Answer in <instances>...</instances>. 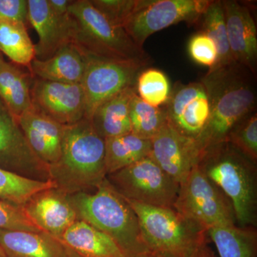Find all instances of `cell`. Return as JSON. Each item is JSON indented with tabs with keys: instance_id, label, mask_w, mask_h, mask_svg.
Returning <instances> with one entry per match:
<instances>
[{
	"instance_id": "6da1fadb",
	"label": "cell",
	"mask_w": 257,
	"mask_h": 257,
	"mask_svg": "<svg viewBox=\"0 0 257 257\" xmlns=\"http://www.w3.org/2000/svg\"><path fill=\"white\" fill-rule=\"evenodd\" d=\"M255 76L234 63L208 71L202 83L210 106L207 126L197 143L202 155L209 147L226 143L233 127L256 111Z\"/></svg>"
},
{
	"instance_id": "7a4b0ae2",
	"label": "cell",
	"mask_w": 257,
	"mask_h": 257,
	"mask_svg": "<svg viewBox=\"0 0 257 257\" xmlns=\"http://www.w3.org/2000/svg\"><path fill=\"white\" fill-rule=\"evenodd\" d=\"M49 175L67 194L95 190L106 178L105 140L89 120L64 125L60 158L49 167Z\"/></svg>"
},
{
	"instance_id": "3957f363",
	"label": "cell",
	"mask_w": 257,
	"mask_h": 257,
	"mask_svg": "<svg viewBox=\"0 0 257 257\" xmlns=\"http://www.w3.org/2000/svg\"><path fill=\"white\" fill-rule=\"evenodd\" d=\"M79 219L110 236L128 257L148 251L138 216L127 200L104 179L94 193L67 194Z\"/></svg>"
},
{
	"instance_id": "277c9868",
	"label": "cell",
	"mask_w": 257,
	"mask_h": 257,
	"mask_svg": "<svg viewBox=\"0 0 257 257\" xmlns=\"http://www.w3.org/2000/svg\"><path fill=\"white\" fill-rule=\"evenodd\" d=\"M198 165L229 199L239 226L256 227V164L222 143L204 150Z\"/></svg>"
},
{
	"instance_id": "5b68a950",
	"label": "cell",
	"mask_w": 257,
	"mask_h": 257,
	"mask_svg": "<svg viewBox=\"0 0 257 257\" xmlns=\"http://www.w3.org/2000/svg\"><path fill=\"white\" fill-rule=\"evenodd\" d=\"M72 42L79 50L96 57L141 64H152V58L138 46L125 30L113 25L91 4L89 0L72 1Z\"/></svg>"
},
{
	"instance_id": "8992f818",
	"label": "cell",
	"mask_w": 257,
	"mask_h": 257,
	"mask_svg": "<svg viewBox=\"0 0 257 257\" xmlns=\"http://www.w3.org/2000/svg\"><path fill=\"white\" fill-rule=\"evenodd\" d=\"M127 202L138 216L147 249L157 256L192 257L198 248L209 241L207 231L174 207Z\"/></svg>"
},
{
	"instance_id": "52a82bcc",
	"label": "cell",
	"mask_w": 257,
	"mask_h": 257,
	"mask_svg": "<svg viewBox=\"0 0 257 257\" xmlns=\"http://www.w3.org/2000/svg\"><path fill=\"white\" fill-rule=\"evenodd\" d=\"M173 207L206 231L236 225L229 199L198 164L179 184Z\"/></svg>"
},
{
	"instance_id": "ba28073f",
	"label": "cell",
	"mask_w": 257,
	"mask_h": 257,
	"mask_svg": "<svg viewBox=\"0 0 257 257\" xmlns=\"http://www.w3.org/2000/svg\"><path fill=\"white\" fill-rule=\"evenodd\" d=\"M106 179L125 199L146 205L173 207L178 194L179 184L150 156Z\"/></svg>"
},
{
	"instance_id": "9c48e42d",
	"label": "cell",
	"mask_w": 257,
	"mask_h": 257,
	"mask_svg": "<svg viewBox=\"0 0 257 257\" xmlns=\"http://www.w3.org/2000/svg\"><path fill=\"white\" fill-rule=\"evenodd\" d=\"M81 52L84 58V72L80 83L85 99L84 118L90 120L101 104L126 88L135 87L139 73L146 67Z\"/></svg>"
},
{
	"instance_id": "30bf717a",
	"label": "cell",
	"mask_w": 257,
	"mask_h": 257,
	"mask_svg": "<svg viewBox=\"0 0 257 257\" xmlns=\"http://www.w3.org/2000/svg\"><path fill=\"white\" fill-rule=\"evenodd\" d=\"M210 0H141L138 10L124 25L138 46L153 34L179 23L195 25Z\"/></svg>"
},
{
	"instance_id": "8fae6325",
	"label": "cell",
	"mask_w": 257,
	"mask_h": 257,
	"mask_svg": "<svg viewBox=\"0 0 257 257\" xmlns=\"http://www.w3.org/2000/svg\"><path fill=\"white\" fill-rule=\"evenodd\" d=\"M0 168L40 181L50 180L49 168L27 141L18 119L0 99Z\"/></svg>"
},
{
	"instance_id": "7c38bea8",
	"label": "cell",
	"mask_w": 257,
	"mask_h": 257,
	"mask_svg": "<svg viewBox=\"0 0 257 257\" xmlns=\"http://www.w3.org/2000/svg\"><path fill=\"white\" fill-rule=\"evenodd\" d=\"M164 107L170 126L185 138L199 140L210 114L209 98L202 82L176 84Z\"/></svg>"
},
{
	"instance_id": "4fadbf2b",
	"label": "cell",
	"mask_w": 257,
	"mask_h": 257,
	"mask_svg": "<svg viewBox=\"0 0 257 257\" xmlns=\"http://www.w3.org/2000/svg\"><path fill=\"white\" fill-rule=\"evenodd\" d=\"M31 97L32 105L61 124H74L84 118L85 99L81 84L33 77Z\"/></svg>"
},
{
	"instance_id": "5bb4252c",
	"label": "cell",
	"mask_w": 257,
	"mask_h": 257,
	"mask_svg": "<svg viewBox=\"0 0 257 257\" xmlns=\"http://www.w3.org/2000/svg\"><path fill=\"white\" fill-rule=\"evenodd\" d=\"M150 142V157L179 184L199 163L202 157L197 140L179 135L168 123Z\"/></svg>"
},
{
	"instance_id": "9a60e30c",
	"label": "cell",
	"mask_w": 257,
	"mask_h": 257,
	"mask_svg": "<svg viewBox=\"0 0 257 257\" xmlns=\"http://www.w3.org/2000/svg\"><path fill=\"white\" fill-rule=\"evenodd\" d=\"M228 42L235 63L256 77L257 30L249 8L234 0L222 1Z\"/></svg>"
},
{
	"instance_id": "2e32d148",
	"label": "cell",
	"mask_w": 257,
	"mask_h": 257,
	"mask_svg": "<svg viewBox=\"0 0 257 257\" xmlns=\"http://www.w3.org/2000/svg\"><path fill=\"white\" fill-rule=\"evenodd\" d=\"M28 2L29 25L35 29L39 38L35 45V58L47 60L72 42V18L69 12L67 15L56 14L47 0Z\"/></svg>"
},
{
	"instance_id": "e0dca14e",
	"label": "cell",
	"mask_w": 257,
	"mask_h": 257,
	"mask_svg": "<svg viewBox=\"0 0 257 257\" xmlns=\"http://www.w3.org/2000/svg\"><path fill=\"white\" fill-rule=\"evenodd\" d=\"M23 208L42 232L57 240L78 219L67 194L57 187L35 194Z\"/></svg>"
},
{
	"instance_id": "ac0fdd59",
	"label": "cell",
	"mask_w": 257,
	"mask_h": 257,
	"mask_svg": "<svg viewBox=\"0 0 257 257\" xmlns=\"http://www.w3.org/2000/svg\"><path fill=\"white\" fill-rule=\"evenodd\" d=\"M17 119L39 160L48 168L56 163L60 156L64 125L51 119L33 105Z\"/></svg>"
},
{
	"instance_id": "d6986e66",
	"label": "cell",
	"mask_w": 257,
	"mask_h": 257,
	"mask_svg": "<svg viewBox=\"0 0 257 257\" xmlns=\"http://www.w3.org/2000/svg\"><path fill=\"white\" fill-rule=\"evenodd\" d=\"M29 69L35 78L80 84L84 72V56L78 47L69 42L47 60L34 59Z\"/></svg>"
},
{
	"instance_id": "ffe728a7",
	"label": "cell",
	"mask_w": 257,
	"mask_h": 257,
	"mask_svg": "<svg viewBox=\"0 0 257 257\" xmlns=\"http://www.w3.org/2000/svg\"><path fill=\"white\" fill-rule=\"evenodd\" d=\"M58 241L83 257H128L110 236L82 219H77Z\"/></svg>"
},
{
	"instance_id": "44dd1931",
	"label": "cell",
	"mask_w": 257,
	"mask_h": 257,
	"mask_svg": "<svg viewBox=\"0 0 257 257\" xmlns=\"http://www.w3.org/2000/svg\"><path fill=\"white\" fill-rule=\"evenodd\" d=\"M0 248L6 257H64L65 248L44 232L0 229Z\"/></svg>"
},
{
	"instance_id": "7402d4cb",
	"label": "cell",
	"mask_w": 257,
	"mask_h": 257,
	"mask_svg": "<svg viewBox=\"0 0 257 257\" xmlns=\"http://www.w3.org/2000/svg\"><path fill=\"white\" fill-rule=\"evenodd\" d=\"M135 87L126 88L101 104L89 121L98 135L105 139L131 133L130 109Z\"/></svg>"
},
{
	"instance_id": "603a6c76",
	"label": "cell",
	"mask_w": 257,
	"mask_h": 257,
	"mask_svg": "<svg viewBox=\"0 0 257 257\" xmlns=\"http://www.w3.org/2000/svg\"><path fill=\"white\" fill-rule=\"evenodd\" d=\"M18 66L7 62L0 55V99L17 118L32 106L33 78Z\"/></svg>"
},
{
	"instance_id": "cb8c5ba5",
	"label": "cell",
	"mask_w": 257,
	"mask_h": 257,
	"mask_svg": "<svg viewBox=\"0 0 257 257\" xmlns=\"http://www.w3.org/2000/svg\"><path fill=\"white\" fill-rule=\"evenodd\" d=\"M104 140L106 176L150 156L151 152L150 140L139 138L132 133Z\"/></svg>"
},
{
	"instance_id": "d4e9b609",
	"label": "cell",
	"mask_w": 257,
	"mask_h": 257,
	"mask_svg": "<svg viewBox=\"0 0 257 257\" xmlns=\"http://www.w3.org/2000/svg\"><path fill=\"white\" fill-rule=\"evenodd\" d=\"M220 257H256L257 231L237 225L213 228L207 231Z\"/></svg>"
},
{
	"instance_id": "484cf974",
	"label": "cell",
	"mask_w": 257,
	"mask_h": 257,
	"mask_svg": "<svg viewBox=\"0 0 257 257\" xmlns=\"http://www.w3.org/2000/svg\"><path fill=\"white\" fill-rule=\"evenodd\" d=\"M27 28L21 22L0 18V51L13 63L29 68L35 49Z\"/></svg>"
},
{
	"instance_id": "4316f807",
	"label": "cell",
	"mask_w": 257,
	"mask_h": 257,
	"mask_svg": "<svg viewBox=\"0 0 257 257\" xmlns=\"http://www.w3.org/2000/svg\"><path fill=\"white\" fill-rule=\"evenodd\" d=\"M199 21L202 27L201 32L210 37L217 50V62L215 67L211 70L234 64L228 42L222 1L210 0Z\"/></svg>"
},
{
	"instance_id": "83f0119b",
	"label": "cell",
	"mask_w": 257,
	"mask_h": 257,
	"mask_svg": "<svg viewBox=\"0 0 257 257\" xmlns=\"http://www.w3.org/2000/svg\"><path fill=\"white\" fill-rule=\"evenodd\" d=\"M55 187L52 180L27 178L0 168V198L15 205L23 207L35 194Z\"/></svg>"
},
{
	"instance_id": "f1b7e54d",
	"label": "cell",
	"mask_w": 257,
	"mask_h": 257,
	"mask_svg": "<svg viewBox=\"0 0 257 257\" xmlns=\"http://www.w3.org/2000/svg\"><path fill=\"white\" fill-rule=\"evenodd\" d=\"M131 133L139 138L152 140L167 123L165 108L155 107L142 100L136 92L130 109Z\"/></svg>"
},
{
	"instance_id": "f546056e",
	"label": "cell",
	"mask_w": 257,
	"mask_h": 257,
	"mask_svg": "<svg viewBox=\"0 0 257 257\" xmlns=\"http://www.w3.org/2000/svg\"><path fill=\"white\" fill-rule=\"evenodd\" d=\"M135 87L142 100L155 107L165 106L172 92L170 79L165 72L152 67L139 73Z\"/></svg>"
},
{
	"instance_id": "4dcf8cb0",
	"label": "cell",
	"mask_w": 257,
	"mask_h": 257,
	"mask_svg": "<svg viewBox=\"0 0 257 257\" xmlns=\"http://www.w3.org/2000/svg\"><path fill=\"white\" fill-rule=\"evenodd\" d=\"M226 143L237 149L243 155L256 164L257 114H248L235 125L230 132Z\"/></svg>"
},
{
	"instance_id": "1f68e13d",
	"label": "cell",
	"mask_w": 257,
	"mask_h": 257,
	"mask_svg": "<svg viewBox=\"0 0 257 257\" xmlns=\"http://www.w3.org/2000/svg\"><path fill=\"white\" fill-rule=\"evenodd\" d=\"M103 16L116 26L124 28L138 10L141 0H89Z\"/></svg>"
},
{
	"instance_id": "d6a6232c",
	"label": "cell",
	"mask_w": 257,
	"mask_h": 257,
	"mask_svg": "<svg viewBox=\"0 0 257 257\" xmlns=\"http://www.w3.org/2000/svg\"><path fill=\"white\" fill-rule=\"evenodd\" d=\"M0 229L42 232L25 214L23 207L0 198Z\"/></svg>"
},
{
	"instance_id": "836d02e7",
	"label": "cell",
	"mask_w": 257,
	"mask_h": 257,
	"mask_svg": "<svg viewBox=\"0 0 257 257\" xmlns=\"http://www.w3.org/2000/svg\"><path fill=\"white\" fill-rule=\"evenodd\" d=\"M188 52L194 62L211 70L217 62V50L210 37L203 32H199L191 37L188 43Z\"/></svg>"
},
{
	"instance_id": "e575fe53",
	"label": "cell",
	"mask_w": 257,
	"mask_h": 257,
	"mask_svg": "<svg viewBox=\"0 0 257 257\" xmlns=\"http://www.w3.org/2000/svg\"><path fill=\"white\" fill-rule=\"evenodd\" d=\"M0 18L29 25L28 0H0Z\"/></svg>"
},
{
	"instance_id": "d590c367",
	"label": "cell",
	"mask_w": 257,
	"mask_h": 257,
	"mask_svg": "<svg viewBox=\"0 0 257 257\" xmlns=\"http://www.w3.org/2000/svg\"><path fill=\"white\" fill-rule=\"evenodd\" d=\"M208 243L209 241L202 244L193 254L192 257H216L215 253Z\"/></svg>"
},
{
	"instance_id": "8d00e7d4",
	"label": "cell",
	"mask_w": 257,
	"mask_h": 257,
	"mask_svg": "<svg viewBox=\"0 0 257 257\" xmlns=\"http://www.w3.org/2000/svg\"><path fill=\"white\" fill-rule=\"evenodd\" d=\"M64 246L65 248V256L64 257H83L78 254V253H76L75 251H72L70 248L66 247L65 246Z\"/></svg>"
},
{
	"instance_id": "74e56055",
	"label": "cell",
	"mask_w": 257,
	"mask_h": 257,
	"mask_svg": "<svg viewBox=\"0 0 257 257\" xmlns=\"http://www.w3.org/2000/svg\"><path fill=\"white\" fill-rule=\"evenodd\" d=\"M135 257H159L156 256V255L153 254L150 251H145V252L140 253V254L138 255Z\"/></svg>"
},
{
	"instance_id": "f35d334b",
	"label": "cell",
	"mask_w": 257,
	"mask_h": 257,
	"mask_svg": "<svg viewBox=\"0 0 257 257\" xmlns=\"http://www.w3.org/2000/svg\"><path fill=\"white\" fill-rule=\"evenodd\" d=\"M0 257H6V256H5V253L3 252V249H2L1 248H0Z\"/></svg>"
}]
</instances>
